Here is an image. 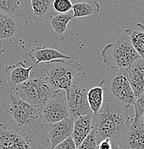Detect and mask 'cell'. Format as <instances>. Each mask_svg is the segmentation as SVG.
I'll return each mask as SVG.
<instances>
[{
	"mask_svg": "<svg viewBox=\"0 0 144 149\" xmlns=\"http://www.w3.org/2000/svg\"><path fill=\"white\" fill-rule=\"evenodd\" d=\"M74 124V118L71 116L55 123L45 125L52 148L56 146L68 138L71 137Z\"/></svg>",
	"mask_w": 144,
	"mask_h": 149,
	"instance_id": "obj_10",
	"label": "cell"
},
{
	"mask_svg": "<svg viewBox=\"0 0 144 149\" xmlns=\"http://www.w3.org/2000/svg\"><path fill=\"white\" fill-rule=\"evenodd\" d=\"M85 1H91V0H83Z\"/></svg>",
	"mask_w": 144,
	"mask_h": 149,
	"instance_id": "obj_31",
	"label": "cell"
},
{
	"mask_svg": "<svg viewBox=\"0 0 144 149\" xmlns=\"http://www.w3.org/2000/svg\"><path fill=\"white\" fill-rule=\"evenodd\" d=\"M1 98H0V104H1Z\"/></svg>",
	"mask_w": 144,
	"mask_h": 149,
	"instance_id": "obj_32",
	"label": "cell"
},
{
	"mask_svg": "<svg viewBox=\"0 0 144 149\" xmlns=\"http://www.w3.org/2000/svg\"><path fill=\"white\" fill-rule=\"evenodd\" d=\"M0 113H1V109H0Z\"/></svg>",
	"mask_w": 144,
	"mask_h": 149,
	"instance_id": "obj_33",
	"label": "cell"
},
{
	"mask_svg": "<svg viewBox=\"0 0 144 149\" xmlns=\"http://www.w3.org/2000/svg\"><path fill=\"white\" fill-rule=\"evenodd\" d=\"M54 0H31V7L34 21L37 25H41L43 22L53 14L52 2Z\"/></svg>",
	"mask_w": 144,
	"mask_h": 149,
	"instance_id": "obj_17",
	"label": "cell"
},
{
	"mask_svg": "<svg viewBox=\"0 0 144 149\" xmlns=\"http://www.w3.org/2000/svg\"><path fill=\"white\" fill-rule=\"evenodd\" d=\"M21 0H0V11L17 18L20 15Z\"/></svg>",
	"mask_w": 144,
	"mask_h": 149,
	"instance_id": "obj_22",
	"label": "cell"
},
{
	"mask_svg": "<svg viewBox=\"0 0 144 149\" xmlns=\"http://www.w3.org/2000/svg\"><path fill=\"white\" fill-rule=\"evenodd\" d=\"M141 122H142V123H143V125H144V113H143V116H142V117H141Z\"/></svg>",
	"mask_w": 144,
	"mask_h": 149,
	"instance_id": "obj_29",
	"label": "cell"
},
{
	"mask_svg": "<svg viewBox=\"0 0 144 149\" xmlns=\"http://www.w3.org/2000/svg\"><path fill=\"white\" fill-rule=\"evenodd\" d=\"M19 24L16 18L0 11V41L12 40L17 34Z\"/></svg>",
	"mask_w": 144,
	"mask_h": 149,
	"instance_id": "obj_18",
	"label": "cell"
},
{
	"mask_svg": "<svg viewBox=\"0 0 144 149\" xmlns=\"http://www.w3.org/2000/svg\"><path fill=\"white\" fill-rule=\"evenodd\" d=\"M134 106L135 113L132 123H137L141 120L144 113V92L136 97Z\"/></svg>",
	"mask_w": 144,
	"mask_h": 149,
	"instance_id": "obj_23",
	"label": "cell"
},
{
	"mask_svg": "<svg viewBox=\"0 0 144 149\" xmlns=\"http://www.w3.org/2000/svg\"><path fill=\"white\" fill-rule=\"evenodd\" d=\"M89 86L81 82H73L66 95L70 116L74 119L93 113L88 102Z\"/></svg>",
	"mask_w": 144,
	"mask_h": 149,
	"instance_id": "obj_7",
	"label": "cell"
},
{
	"mask_svg": "<svg viewBox=\"0 0 144 149\" xmlns=\"http://www.w3.org/2000/svg\"><path fill=\"white\" fill-rule=\"evenodd\" d=\"M118 143L120 149H144V125L141 121L132 123Z\"/></svg>",
	"mask_w": 144,
	"mask_h": 149,
	"instance_id": "obj_11",
	"label": "cell"
},
{
	"mask_svg": "<svg viewBox=\"0 0 144 149\" xmlns=\"http://www.w3.org/2000/svg\"><path fill=\"white\" fill-rule=\"evenodd\" d=\"M131 29H125L115 43H110L103 48L101 56L107 68L124 70L140 57L131 43Z\"/></svg>",
	"mask_w": 144,
	"mask_h": 149,
	"instance_id": "obj_2",
	"label": "cell"
},
{
	"mask_svg": "<svg viewBox=\"0 0 144 149\" xmlns=\"http://www.w3.org/2000/svg\"><path fill=\"white\" fill-rule=\"evenodd\" d=\"M100 85L108 94L128 108L134 105L136 97L122 70L107 68L106 77Z\"/></svg>",
	"mask_w": 144,
	"mask_h": 149,
	"instance_id": "obj_5",
	"label": "cell"
},
{
	"mask_svg": "<svg viewBox=\"0 0 144 149\" xmlns=\"http://www.w3.org/2000/svg\"><path fill=\"white\" fill-rule=\"evenodd\" d=\"M27 55L29 58L35 62V65L42 63H50L55 60H70V56H68L56 47H37L31 49Z\"/></svg>",
	"mask_w": 144,
	"mask_h": 149,
	"instance_id": "obj_14",
	"label": "cell"
},
{
	"mask_svg": "<svg viewBox=\"0 0 144 149\" xmlns=\"http://www.w3.org/2000/svg\"><path fill=\"white\" fill-rule=\"evenodd\" d=\"M128 108L104 91L103 105L94 115L93 130L97 145L105 139L118 143L125 136L133 120Z\"/></svg>",
	"mask_w": 144,
	"mask_h": 149,
	"instance_id": "obj_1",
	"label": "cell"
},
{
	"mask_svg": "<svg viewBox=\"0 0 144 149\" xmlns=\"http://www.w3.org/2000/svg\"><path fill=\"white\" fill-rule=\"evenodd\" d=\"M0 149H37L35 143L24 133L7 129L0 123Z\"/></svg>",
	"mask_w": 144,
	"mask_h": 149,
	"instance_id": "obj_9",
	"label": "cell"
},
{
	"mask_svg": "<svg viewBox=\"0 0 144 149\" xmlns=\"http://www.w3.org/2000/svg\"><path fill=\"white\" fill-rule=\"evenodd\" d=\"M71 0H54L52 2V9L59 14L68 13L72 9Z\"/></svg>",
	"mask_w": 144,
	"mask_h": 149,
	"instance_id": "obj_24",
	"label": "cell"
},
{
	"mask_svg": "<svg viewBox=\"0 0 144 149\" xmlns=\"http://www.w3.org/2000/svg\"><path fill=\"white\" fill-rule=\"evenodd\" d=\"M114 149H120V148H119V146H118V145L116 146L115 147V148H114Z\"/></svg>",
	"mask_w": 144,
	"mask_h": 149,
	"instance_id": "obj_30",
	"label": "cell"
},
{
	"mask_svg": "<svg viewBox=\"0 0 144 149\" xmlns=\"http://www.w3.org/2000/svg\"><path fill=\"white\" fill-rule=\"evenodd\" d=\"M83 69L81 63L76 60H55L47 64L46 78L55 93L63 90L67 95L73 83L74 77Z\"/></svg>",
	"mask_w": 144,
	"mask_h": 149,
	"instance_id": "obj_4",
	"label": "cell"
},
{
	"mask_svg": "<svg viewBox=\"0 0 144 149\" xmlns=\"http://www.w3.org/2000/svg\"><path fill=\"white\" fill-rule=\"evenodd\" d=\"M136 97L144 92V60L139 57L131 66L122 70Z\"/></svg>",
	"mask_w": 144,
	"mask_h": 149,
	"instance_id": "obj_12",
	"label": "cell"
},
{
	"mask_svg": "<svg viewBox=\"0 0 144 149\" xmlns=\"http://www.w3.org/2000/svg\"><path fill=\"white\" fill-rule=\"evenodd\" d=\"M70 116L66 97L63 93H55L42 108V124L55 123Z\"/></svg>",
	"mask_w": 144,
	"mask_h": 149,
	"instance_id": "obj_8",
	"label": "cell"
},
{
	"mask_svg": "<svg viewBox=\"0 0 144 149\" xmlns=\"http://www.w3.org/2000/svg\"><path fill=\"white\" fill-rule=\"evenodd\" d=\"M75 142L71 137L68 138L63 142L60 143L56 146L54 147V149H76Z\"/></svg>",
	"mask_w": 144,
	"mask_h": 149,
	"instance_id": "obj_27",
	"label": "cell"
},
{
	"mask_svg": "<svg viewBox=\"0 0 144 149\" xmlns=\"http://www.w3.org/2000/svg\"><path fill=\"white\" fill-rule=\"evenodd\" d=\"M50 25L55 32V38L57 41L61 42L65 40V34L70 22L72 19V12L66 14H52L49 18Z\"/></svg>",
	"mask_w": 144,
	"mask_h": 149,
	"instance_id": "obj_16",
	"label": "cell"
},
{
	"mask_svg": "<svg viewBox=\"0 0 144 149\" xmlns=\"http://www.w3.org/2000/svg\"><path fill=\"white\" fill-rule=\"evenodd\" d=\"M35 65L27 68L23 62H19L15 65H10L4 68L7 75V82L12 91H16L19 85L30 78L31 70Z\"/></svg>",
	"mask_w": 144,
	"mask_h": 149,
	"instance_id": "obj_13",
	"label": "cell"
},
{
	"mask_svg": "<svg viewBox=\"0 0 144 149\" xmlns=\"http://www.w3.org/2000/svg\"><path fill=\"white\" fill-rule=\"evenodd\" d=\"M20 98L35 106L42 108L55 94L46 77H32L18 86Z\"/></svg>",
	"mask_w": 144,
	"mask_h": 149,
	"instance_id": "obj_6",
	"label": "cell"
},
{
	"mask_svg": "<svg viewBox=\"0 0 144 149\" xmlns=\"http://www.w3.org/2000/svg\"><path fill=\"white\" fill-rule=\"evenodd\" d=\"M93 113L80 116L74 119L73 129L71 138L75 142L76 148L93 130Z\"/></svg>",
	"mask_w": 144,
	"mask_h": 149,
	"instance_id": "obj_15",
	"label": "cell"
},
{
	"mask_svg": "<svg viewBox=\"0 0 144 149\" xmlns=\"http://www.w3.org/2000/svg\"><path fill=\"white\" fill-rule=\"evenodd\" d=\"M125 4L129 8L136 12H141L144 10V0H123Z\"/></svg>",
	"mask_w": 144,
	"mask_h": 149,
	"instance_id": "obj_26",
	"label": "cell"
},
{
	"mask_svg": "<svg viewBox=\"0 0 144 149\" xmlns=\"http://www.w3.org/2000/svg\"><path fill=\"white\" fill-rule=\"evenodd\" d=\"M4 47H3V43L2 42L0 41V56H1V54L4 52Z\"/></svg>",
	"mask_w": 144,
	"mask_h": 149,
	"instance_id": "obj_28",
	"label": "cell"
},
{
	"mask_svg": "<svg viewBox=\"0 0 144 149\" xmlns=\"http://www.w3.org/2000/svg\"><path fill=\"white\" fill-rule=\"evenodd\" d=\"M96 146H97V142H96L95 131L93 130L76 149H95Z\"/></svg>",
	"mask_w": 144,
	"mask_h": 149,
	"instance_id": "obj_25",
	"label": "cell"
},
{
	"mask_svg": "<svg viewBox=\"0 0 144 149\" xmlns=\"http://www.w3.org/2000/svg\"><path fill=\"white\" fill-rule=\"evenodd\" d=\"M104 88L101 85L93 87L88 91V102L90 108L94 115L101 108L104 100Z\"/></svg>",
	"mask_w": 144,
	"mask_h": 149,
	"instance_id": "obj_20",
	"label": "cell"
},
{
	"mask_svg": "<svg viewBox=\"0 0 144 149\" xmlns=\"http://www.w3.org/2000/svg\"><path fill=\"white\" fill-rule=\"evenodd\" d=\"M72 18L84 17L97 13L100 5L96 1H79L72 6Z\"/></svg>",
	"mask_w": 144,
	"mask_h": 149,
	"instance_id": "obj_19",
	"label": "cell"
},
{
	"mask_svg": "<svg viewBox=\"0 0 144 149\" xmlns=\"http://www.w3.org/2000/svg\"><path fill=\"white\" fill-rule=\"evenodd\" d=\"M10 111L15 130L24 133L33 132L42 125V108L35 106L22 98L10 95Z\"/></svg>",
	"mask_w": 144,
	"mask_h": 149,
	"instance_id": "obj_3",
	"label": "cell"
},
{
	"mask_svg": "<svg viewBox=\"0 0 144 149\" xmlns=\"http://www.w3.org/2000/svg\"><path fill=\"white\" fill-rule=\"evenodd\" d=\"M136 24L139 29L131 31L130 38L136 52L144 60V25L141 23H136Z\"/></svg>",
	"mask_w": 144,
	"mask_h": 149,
	"instance_id": "obj_21",
	"label": "cell"
}]
</instances>
